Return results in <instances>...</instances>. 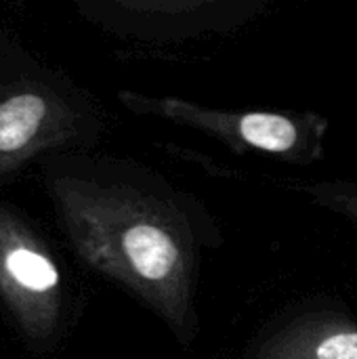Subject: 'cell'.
Masks as SVG:
<instances>
[{
    "label": "cell",
    "mask_w": 357,
    "mask_h": 359,
    "mask_svg": "<svg viewBox=\"0 0 357 359\" xmlns=\"http://www.w3.org/2000/svg\"><path fill=\"white\" fill-rule=\"evenodd\" d=\"M55 111L53 99L36 82L0 86V154L25 149L46 128Z\"/></svg>",
    "instance_id": "obj_2"
},
{
    "label": "cell",
    "mask_w": 357,
    "mask_h": 359,
    "mask_svg": "<svg viewBox=\"0 0 357 359\" xmlns=\"http://www.w3.org/2000/svg\"><path fill=\"white\" fill-rule=\"evenodd\" d=\"M238 359H357V316L332 297L299 299L274 313Z\"/></svg>",
    "instance_id": "obj_1"
},
{
    "label": "cell",
    "mask_w": 357,
    "mask_h": 359,
    "mask_svg": "<svg viewBox=\"0 0 357 359\" xmlns=\"http://www.w3.org/2000/svg\"><path fill=\"white\" fill-rule=\"evenodd\" d=\"M309 194L322 208L337 212L357 227V185H320L309 189Z\"/></svg>",
    "instance_id": "obj_5"
},
{
    "label": "cell",
    "mask_w": 357,
    "mask_h": 359,
    "mask_svg": "<svg viewBox=\"0 0 357 359\" xmlns=\"http://www.w3.org/2000/svg\"><path fill=\"white\" fill-rule=\"evenodd\" d=\"M6 269L19 284H23L25 288L38 290V292L48 290L59 282V273L48 259H44L36 252L23 250V248L8 255Z\"/></svg>",
    "instance_id": "obj_4"
},
{
    "label": "cell",
    "mask_w": 357,
    "mask_h": 359,
    "mask_svg": "<svg viewBox=\"0 0 357 359\" xmlns=\"http://www.w3.org/2000/svg\"><path fill=\"white\" fill-rule=\"evenodd\" d=\"M238 135L255 149L267 154H290L299 145V128L284 116L248 114L238 124Z\"/></svg>",
    "instance_id": "obj_3"
}]
</instances>
